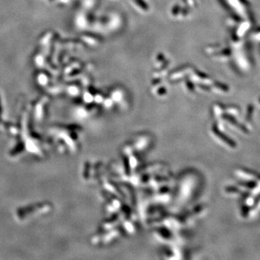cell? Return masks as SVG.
<instances>
[{
  "mask_svg": "<svg viewBox=\"0 0 260 260\" xmlns=\"http://www.w3.org/2000/svg\"><path fill=\"white\" fill-rule=\"evenodd\" d=\"M37 80H38V83H39L40 85H46L49 82L48 75H46V73L41 72L38 75V77H37Z\"/></svg>",
  "mask_w": 260,
  "mask_h": 260,
  "instance_id": "1",
  "label": "cell"
}]
</instances>
